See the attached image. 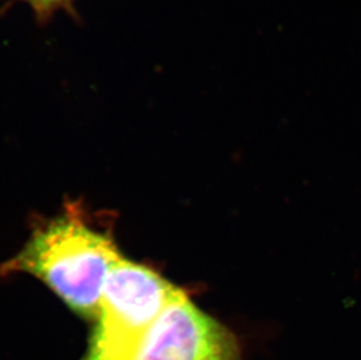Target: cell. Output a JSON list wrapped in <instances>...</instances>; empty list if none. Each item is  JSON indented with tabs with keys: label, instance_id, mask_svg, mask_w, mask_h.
Segmentation results:
<instances>
[{
	"label": "cell",
	"instance_id": "277c9868",
	"mask_svg": "<svg viewBox=\"0 0 361 360\" xmlns=\"http://www.w3.org/2000/svg\"><path fill=\"white\" fill-rule=\"evenodd\" d=\"M19 3L26 4L35 12L39 21L51 19L60 11H68L73 13V6L75 0H17Z\"/></svg>",
	"mask_w": 361,
	"mask_h": 360
},
{
	"label": "cell",
	"instance_id": "3957f363",
	"mask_svg": "<svg viewBox=\"0 0 361 360\" xmlns=\"http://www.w3.org/2000/svg\"><path fill=\"white\" fill-rule=\"evenodd\" d=\"M133 360H242L235 335L180 288L167 303Z\"/></svg>",
	"mask_w": 361,
	"mask_h": 360
},
{
	"label": "cell",
	"instance_id": "7a4b0ae2",
	"mask_svg": "<svg viewBox=\"0 0 361 360\" xmlns=\"http://www.w3.org/2000/svg\"><path fill=\"white\" fill-rule=\"evenodd\" d=\"M178 287L122 258L106 277L88 347L81 360H133Z\"/></svg>",
	"mask_w": 361,
	"mask_h": 360
},
{
	"label": "cell",
	"instance_id": "6da1fadb",
	"mask_svg": "<svg viewBox=\"0 0 361 360\" xmlns=\"http://www.w3.org/2000/svg\"><path fill=\"white\" fill-rule=\"evenodd\" d=\"M121 258L109 233L73 206L37 228L3 272L38 277L73 313L94 322L106 277Z\"/></svg>",
	"mask_w": 361,
	"mask_h": 360
}]
</instances>
